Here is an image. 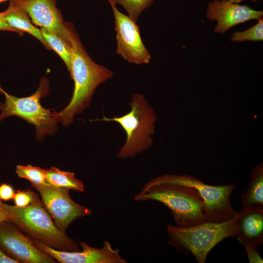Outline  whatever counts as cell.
Returning a JSON list of instances; mask_svg holds the SVG:
<instances>
[{
	"label": "cell",
	"mask_w": 263,
	"mask_h": 263,
	"mask_svg": "<svg viewBox=\"0 0 263 263\" xmlns=\"http://www.w3.org/2000/svg\"><path fill=\"white\" fill-rule=\"evenodd\" d=\"M72 47L69 72L74 82V92L68 104L60 112H56L58 122L65 126L72 124L75 115L89 106L97 87L113 75L111 70L92 59L79 38Z\"/></svg>",
	"instance_id": "cell-1"
},
{
	"label": "cell",
	"mask_w": 263,
	"mask_h": 263,
	"mask_svg": "<svg viewBox=\"0 0 263 263\" xmlns=\"http://www.w3.org/2000/svg\"><path fill=\"white\" fill-rule=\"evenodd\" d=\"M134 200L163 204L170 210L178 226H191L207 221L204 200L197 189L190 186L146 183Z\"/></svg>",
	"instance_id": "cell-2"
},
{
	"label": "cell",
	"mask_w": 263,
	"mask_h": 263,
	"mask_svg": "<svg viewBox=\"0 0 263 263\" xmlns=\"http://www.w3.org/2000/svg\"><path fill=\"white\" fill-rule=\"evenodd\" d=\"M7 218L34 241L53 248L79 251V245L60 230L39 199L25 207L3 204Z\"/></svg>",
	"instance_id": "cell-3"
},
{
	"label": "cell",
	"mask_w": 263,
	"mask_h": 263,
	"mask_svg": "<svg viewBox=\"0 0 263 263\" xmlns=\"http://www.w3.org/2000/svg\"><path fill=\"white\" fill-rule=\"evenodd\" d=\"M236 216L223 222L206 221L191 226L168 225L169 244L186 255L191 253L198 263H205L209 252L224 239L236 235Z\"/></svg>",
	"instance_id": "cell-4"
},
{
	"label": "cell",
	"mask_w": 263,
	"mask_h": 263,
	"mask_svg": "<svg viewBox=\"0 0 263 263\" xmlns=\"http://www.w3.org/2000/svg\"><path fill=\"white\" fill-rule=\"evenodd\" d=\"M131 108L127 113L119 117L108 118L104 116L95 121L115 122L119 124L126 133V140L118 151L120 159L132 158L150 148L155 133L156 115L145 96L135 93L129 104Z\"/></svg>",
	"instance_id": "cell-5"
},
{
	"label": "cell",
	"mask_w": 263,
	"mask_h": 263,
	"mask_svg": "<svg viewBox=\"0 0 263 263\" xmlns=\"http://www.w3.org/2000/svg\"><path fill=\"white\" fill-rule=\"evenodd\" d=\"M49 90V80L45 77L42 78L38 90L26 97L10 94L0 86V92L5 97L4 102L0 104V122L9 116L20 117L34 126L36 136L39 141L44 140L47 135L54 134L59 122L56 112L44 108L40 103V99L48 94Z\"/></svg>",
	"instance_id": "cell-6"
},
{
	"label": "cell",
	"mask_w": 263,
	"mask_h": 263,
	"mask_svg": "<svg viewBox=\"0 0 263 263\" xmlns=\"http://www.w3.org/2000/svg\"><path fill=\"white\" fill-rule=\"evenodd\" d=\"M148 183L175 184L196 188L204 202L207 221L223 222L235 217L237 214L238 211L230 203V196L235 188L233 185L210 186L191 176L174 174L157 176Z\"/></svg>",
	"instance_id": "cell-7"
},
{
	"label": "cell",
	"mask_w": 263,
	"mask_h": 263,
	"mask_svg": "<svg viewBox=\"0 0 263 263\" xmlns=\"http://www.w3.org/2000/svg\"><path fill=\"white\" fill-rule=\"evenodd\" d=\"M31 186L38 192L44 207L63 232L75 220L92 214L90 209L71 198L69 189L52 185L31 184Z\"/></svg>",
	"instance_id": "cell-8"
},
{
	"label": "cell",
	"mask_w": 263,
	"mask_h": 263,
	"mask_svg": "<svg viewBox=\"0 0 263 263\" xmlns=\"http://www.w3.org/2000/svg\"><path fill=\"white\" fill-rule=\"evenodd\" d=\"M108 1L114 18L117 53L130 63L149 64L151 57L142 40L139 27L130 17L119 11L116 4Z\"/></svg>",
	"instance_id": "cell-9"
},
{
	"label": "cell",
	"mask_w": 263,
	"mask_h": 263,
	"mask_svg": "<svg viewBox=\"0 0 263 263\" xmlns=\"http://www.w3.org/2000/svg\"><path fill=\"white\" fill-rule=\"evenodd\" d=\"M28 15L33 23L58 35L71 47L79 37L66 22L56 5V0H13Z\"/></svg>",
	"instance_id": "cell-10"
},
{
	"label": "cell",
	"mask_w": 263,
	"mask_h": 263,
	"mask_svg": "<svg viewBox=\"0 0 263 263\" xmlns=\"http://www.w3.org/2000/svg\"><path fill=\"white\" fill-rule=\"evenodd\" d=\"M10 221L0 222V247L19 263H55L56 260L41 250L34 240Z\"/></svg>",
	"instance_id": "cell-11"
},
{
	"label": "cell",
	"mask_w": 263,
	"mask_h": 263,
	"mask_svg": "<svg viewBox=\"0 0 263 263\" xmlns=\"http://www.w3.org/2000/svg\"><path fill=\"white\" fill-rule=\"evenodd\" d=\"M41 250L61 263H126L118 249H114L105 240L101 248L90 246L86 242L78 241L82 250L68 251L53 248L39 242L34 241Z\"/></svg>",
	"instance_id": "cell-12"
},
{
	"label": "cell",
	"mask_w": 263,
	"mask_h": 263,
	"mask_svg": "<svg viewBox=\"0 0 263 263\" xmlns=\"http://www.w3.org/2000/svg\"><path fill=\"white\" fill-rule=\"evenodd\" d=\"M207 16L210 20H216L214 31L223 34L232 27L247 21L260 19L262 11L255 10L248 5L232 3L228 0H214L207 6Z\"/></svg>",
	"instance_id": "cell-13"
},
{
	"label": "cell",
	"mask_w": 263,
	"mask_h": 263,
	"mask_svg": "<svg viewBox=\"0 0 263 263\" xmlns=\"http://www.w3.org/2000/svg\"><path fill=\"white\" fill-rule=\"evenodd\" d=\"M238 231L235 236L258 247L263 243V209L242 208L236 215Z\"/></svg>",
	"instance_id": "cell-14"
},
{
	"label": "cell",
	"mask_w": 263,
	"mask_h": 263,
	"mask_svg": "<svg viewBox=\"0 0 263 263\" xmlns=\"http://www.w3.org/2000/svg\"><path fill=\"white\" fill-rule=\"evenodd\" d=\"M0 14L6 22L20 36H23L24 32H27L38 39L46 49L51 50L44 39L40 29L34 25L28 14L13 0H10L8 8Z\"/></svg>",
	"instance_id": "cell-15"
},
{
	"label": "cell",
	"mask_w": 263,
	"mask_h": 263,
	"mask_svg": "<svg viewBox=\"0 0 263 263\" xmlns=\"http://www.w3.org/2000/svg\"><path fill=\"white\" fill-rule=\"evenodd\" d=\"M251 181L242 196L243 208L263 209V164L259 163L252 170Z\"/></svg>",
	"instance_id": "cell-16"
},
{
	"label": "cell",
	"mask_w": 263,
	"mask_h": 263,
	"mask_svg": "<svg viewBox=\"0 0 263 263\" xmlns=\"http://www.w3.org/2000/svg\"><path fill=\"white\" fill-rule=\"evenodd\" d=\"M48 182L52 185L83 192L85 190L83 183L75 177V173L62 171L55 167L45 169Z\"/></svg>",
	"instance_id": "cell-17"
},
{
	"label": "cell",
	"mask_w": 263,
	"mask_h": 263,
	"mask_svg": "<svg viewBox=\"0 0 263 263\" xmlns=\"http://www.w3.org/2000/svg\"><path fill=\"white\" fill-rule=\"evenodd\" d=\"M42 37L50 47L61 58L65 64L68 71L71 67L72 47L67 44L62 38L54 33L41 28Z\"/></svg>",
	"instance_id": "cell-18"
},
{
	"label": "cell",
	"mask_w": 263,
	"mask_h": 263,
	"mask_svg": "<svg viewBox=\"0 0 263 263\" xmlns=\"http://www.w3.org/2000/svg\"><path fill=\"white\" fill-rule=\"evenodd\" d=\"M16 172L19 178L29 181L31 184L49 185L47 181L45 169L31 165H17Z\"/></svg>",
	"instance_id": "cell-19"
},
{
	"label": "cell",
	"mask_w": 263,
	"mask_h": 263,
	"mask_svg": "<svg viewBox=\"0 0 263 263\" xmlns=\"http://www.w3.org/2000/svg\"><path fill=\"white\" fill-rule=\"evenodd\" d=\"M119 4L126 10L130 17L136 22L141 13L149 7L154 0H108Z\"/></svg>",
	"instance_id": "cell-20"
},
{
	"label": "cell",
	"mask_w": 263,
	"mask_h": 263,
	"mask_svg": "<svg viewBox=\"0 0 263 263\" xmlns=\"http://www.w3.org/2000/svg\"><path fill=\"white\" fill-rule=\"evenodd\" d=\"M256 24L250 28L242 31L235 32L230 40L232 42H243L244 41H259L263 40V19L258 20Z\"/></svg>",
	"instance_id": "cell-21"
},
{
	"label": "cell",
	"mask_w": 263,
	"mask_h": 263,
	"mask_svg": "<svg viewBox=\"0 0 263 263\" xmlns=\"http://www.w3.org/2000/svg\"><path fill=\"white\" fill-rule=\"evenodd\" d=\"M37 193L30 189L21 190H17L15 192L14 201L16 207H25L39 199Z\"/></svg>",
	"instance_id": "cell-22"
},
{
	"label": "cell",
	"mask_w": 263,
	"mask_h": 263,
	"mask_svg": "<svg viewBox=\"0 0 263 263\" xmlns=\"http://www.w3.org/2000/svg\"><path fill=\"white\" fill-rule=\"evenodd\" d=\"M244 247L250 263H263V260L260 256L257 247L249 244L239 238H236Z\"/></svg>",
	"instance_id": "cell-23"
},
{
	"label": "cell",
	"mask_w": 263,
	"mask_h": 263,
	"mask_svg": "<svg viewBox=\"0 0 263 263\" xmlns=\"http://www.w3.org/2000/svg\"><path fill=\"white\" fill-rule=\"evenodd\" d=\"M15 194L13 187L7 184L0 185V199L1 200L8 201L14 199Z\"/></svg>",
	"instance_id": "cell-24"
},
{
	"label": "cell",
	"mask_w": 263,
	"mask_h": 263,
	"mask_svg": "<svg viewBox=\"0 0 263 263\" xmlns=\"http://www.w3.org/2000/svg\"><path fill=\"white\" fill-rule=\"evenodd\" d=\"M0 263H19L7 255L0 247Z\"/></svg>",
	"instance_id": "cell-25"
},
{
	"label": "cell",
	"mask_w": 263,
	"mask_h": 263,
	"mask_svg": "<svg viewBox=\"0 0 263 263\" xmlns=\"http://www.w3.org/2000/svg\"><path fill=\"white\" fill-rule=\"evenodd\" d=\"M0 30L11 31L17 33V31L9 26L3 19L0 14Z\"/></svg>",
	"instance_id": "cell-26"
},
{
	"label": "cell",
	"mask_w": 263,
	"mask_h": 263,
	"mask_svg": "<svg viewBox=\"0 0 263 263\" xmlns=\"http://www.w3.org/2000/svg\"><path fill=\"white\" fill-rule=\"evenodd\" d=\"M3 203L0 199V217L4 218L6 220L9 221L7 218V212L3 207Z\"/></svg>",
	"instance_id": "cell-27"
},
{
	"label": "cell",
	"mask_w": 263,
	"mask_h": 263,
	"mask_svg": "<svg viewBox=\"0 0 263 263\" xmlns=\"http://www.w3.org/2000/svg\"><path fill=\"white\" fill-rule=\"evenodd\" d=\"M230 2L232 3H239L241 1H243L244 0H228ZM253 2H256L259 0H251Z\"/></svg>",
	"instance_id": "cell-28"
},
{
	"label": "cell",
	"mask_w": 263,
	"mask_h": 263,
	"mask_svg": "<svg viewBox=\"0 0 263 263\" xmlns=\"http://www.w3.org/2000/svg\"><path fill=\"white\" fill-rule=\"evenodd\" d=\"M3 221H7V220H6V219H5L4 218H3L0 217V222Z\"/></svg>",
	"instance_id": "cell-29"
},
{
	"label": "cell",
	"mask_w": 263,
	"mask_h": 263,
	"mask_svg": "<svg viewBox=\"0 0 263 263\" xmlns=\"http://www.w3.org/2000/svg\"><path fill=\"white\" fill-rule=\"evenodd\" d=\"M7 0H0V3Z\"/></svg>",
	"instance_id": "cell-30"
}]
</instances>
